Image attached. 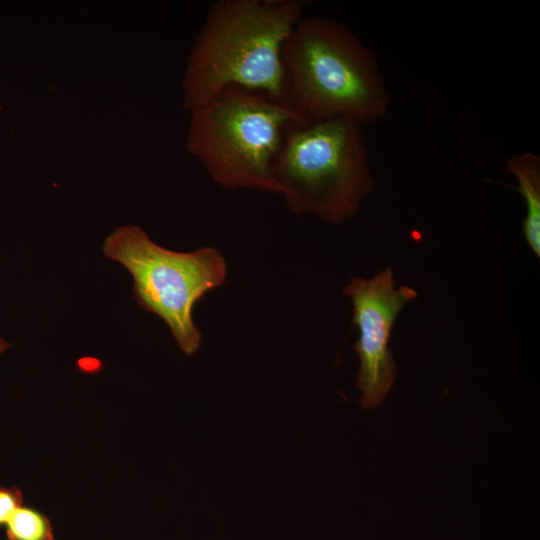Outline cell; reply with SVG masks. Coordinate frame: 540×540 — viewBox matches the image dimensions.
Instances as JSON below:
<instances>
[{
	"mask_svg": "<svg viewBox=\"0 0 540 540\" xmlns=\"http://www.w3.org/2000/svg\"><path fill=\"white\" fill-rule=\"evenodd\" d=\"M302 17L303 5L297 0L214 3L189 60L186 106L192 111L228 88L286 103L282 47Z\"/></svg>",
	"mask_w": 540,
	"mask_h": 540,
	"instance_id": "obj_1",
	"label": "cell"
},
{
	"mask_svg": "<svg viewBox=\"0 0 540 540\" xmlns=\"http://www.w3.org/2000/svg\"><path fill=\"white\" fill-rule=\"evenodd\" d=\"M286 103L306 122L384 117L391 97L372 52L342 23L302 17L282 47Z\"/></svg>",
	"mask_w": 540,
	"mask_h": 540,
	"instance_id": "obj_2",
	"label": "cell"
},
{
	"mask_svg": "<svg viewBox=\"0 0 540 540\" xmlns=\"http://www.w3.org/2000/svg\"><path fill=\"white\" fill-rule=\"evenodd\" d=\"M273 171L292 213L331 224L353 217L373 189L362 126L349 120L290 124Z\"/></svg>",
	"mask_w": 540,
	"mask_h": 540,
	"instance_id": "obj_3",
	"label": "cell"
},
{
	"mask_svg": "<svg viewBox=\"0 0 540 540\" xmlns=\"http://www.w3.org/2000/svg\"><path fill=\"white\" fill-rule=\"evenodd\" d=\"M188 147L225 189L278 193L274 161L287 127L306 123L266 94L228 88L192 110Z\"/></svg>",
	"mask_w": 540,
	"mask_h": 540,
	"instance_id": "obj_4",
	"label": "cell"
},
{
	"mask_svg": "<svg viewBox=\"0 0 540 540\" xmlns=\"http://www.w3.org/2000/svg\"><path fill=\"white\" fill-rule=\"evenodd\" d=\"M103 252L130 272L138 305L165 322L184 354L196 353L202 335L193 321V309L205 294L225 283L223 255L212 247L172 251L135 226L115 230L106 238Z\"/></svg>",
	"mask_w": 540,
	"mask_h": 540,
	"instance_id": "obj_5",
	"label": "cell"
},
{
	"mask_svg": "<svg viewBox=\"0 0 540 540\" xmlns=\"http://www.w3.org/2000/svg\"><path fill=\"white\" fill-rule=\"evenodd\" d=\"M351 299L353 323L359 338L354 350L359 357L357 384L364 409L381 405L390 392L397 367L389 347L394 322L403 307L417 298L412 287H396L393 269L387 267L370 279L353 276L343 289Z\"/></svg>",
	"mask_w": 540,
	"mask_h": 540,
	"instance_id": "obj_6",
	"label": "cell"
},
{
	"mask_svg": "<svg viewBox=\"0 0 540 540\" xmlns=\"http://www.w3.org/2000/svg\"><path fill=\"white\" fill-rule=\"evenodd\" d=\"M506 169L518 182L517 190L526 204L522 231L532 252L540 256V156L530 152L510 156Z\"/></svg>",
	"mask_w": 540,
	"mask_h": 540,
	"instance_id": "obj_7",
	"label": "cell"
},
{
	"mask_svg": "<svg viewBox=\"0 0 540 540\" xmlns=\"http://www.w3.org/2000/svg\"><path fill=\"white\" fill-rule=\"evenodd\" d=\"M6 526L8 540H54L49 518L31 507L17 508Z\"/></svg>",
	"mask_w": 540,
	"mask_h": 540,
	"instance_id": "obj_8",
	"label": "cell"
},
{
	"mask_svg": "<svg viewBox=\"0 0 540 540\" xmlns=\"http://www.w3.org/2000/svg\"><path fill=\"white\" fill-rule=\"evenodd\" d=\"M23 496L18 487L0 486V525L6 524L13 512L22 506Z\"/></svg>",
	"mask_w": 540,
	"mask_h": 540,
	"instance_id": "obj_9",
	"label": "cell"
},
{
	"mask_svg": "<svg viewBox=\"0 0 540 540\" xmlns=\"http://www.w3.org/2000/svg\"><path fill=\"white\" fill-rule=\"evenodd\" d=\"M10 347H11V344L0 336V354L5 352Z\"/></svg>",
	"mask_w": 540,
	"mask_h": 540,
	"instance_id": "obj_10",
	"label": "cell"
}]
</instances>
